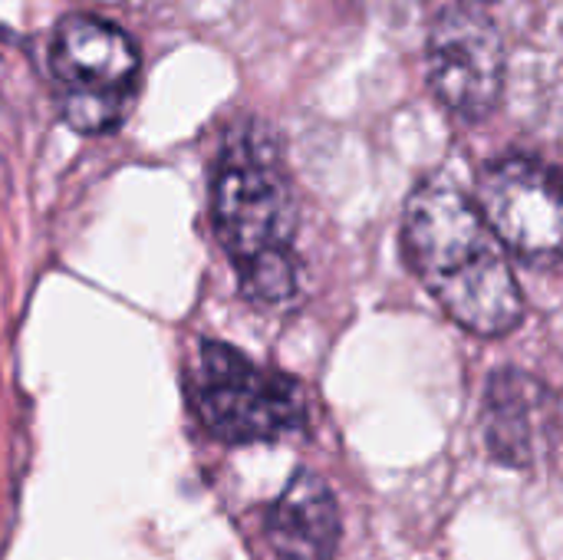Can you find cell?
Wrapping results in <instances>:
<instances>
[{
	"label": "cell",
	"mask_w": 563,
	"mask_h": 560,
	"mask_svg": "<svg viewBox=\"0 0 563 560\" xmlns=\"http://www.w3.org/2000/svg\"><path fill=\"white\" fill-rule=\"evenodd\" d=\"M505 244L452 182H422L402 211V254L432 300L475 337H505L525 320V294Z\"/></svg>",
	"instance_id": "1"
},
{
	"label": "cell",
	"mask_w": 563,
	"mask_h": 560,
	"mask_svg": "<svg viewBox=\"0 0 563 560\" xmlns=\"http://www.w3.org/2000/svg\"><path fill=\"white\" fill-rule=\"evenodd\" d=\"M211 215L241 290L254 304L290 307L300 294L297 201L264 135L234 132L228 139L214 165Z\"/></svg>",
	"instance_id": "2"
},
{
	"label": "cell",
	"mask_w": 563,
	"mask_h": 560,
	"mask_svg": "<svg viewBox=\"0 0 563 560\" xmlns=\"http://www.w3.org/2000/svg\"><path fill=\"white\" fill-rule=\"evenodd\" d=\"M195 406L205 429L228 446L277 442L307 426L300 383L257 366L228 343H201Z\"/></svg>",
	"instance_id": "3"
},
{
	"label": "cell",
	"mask_w": 563,
	"mask_h": 560,
	"mask_svg": "<svg viewBox=\"0 0 563 560\" xmlns=\"http://www.w3.org/2000/svg\"><path fill=\"white\" fill-rule=\"evenodd\" d=\"M429 86L459 119H485L505 89V40L482 3L445 7L429 30Z\"/></svg>",
	"instance_id": "4"
},
{
	"label": "cell",
	"mask_w": 563,
	"mask_h": 560,
	"mask_svg": "<svg viewBox=\"0 0 563 560\" xmlns=\"http://www.w3.org/2000/svg\"><path fill=\"white\" fill-rule=\"evenodd\" d=\"M475 205L498 241L525 261L563 257V178L538 158L505 155L478 172Z\"/></svg>",
	"instance_id": "5"
},
{
	"label": "cell",
	"mask_w": 563,
	"mask_h": 560,
	"mask_svg": "<svg viewBox=\"0 0 563 560\" xmlns=\"http://www.w3.org/2000/svg\"><path fill=\"white\" fill-rule=\"evenodd\" d=\"M53 76L66 92L119 96L132 92L139 76L135 40L109 20L89 13H69L56 23L49 43Z\"/></svg>",
	"instance_id": "6"
},
{
	"label": "cell",
	"mask_w": 563,
	"mask_h": 560,
	"mask_svg": "<svg viewBox=\"0 0 563 560\" xmlns=\"http://www.w3.org/2000/svg\"><path fill=\"white\" fill-rule=\"evenodd\" d=\"M264 535L280 560H333L343 521L323 475L297 469L267 512Z\"/></svg>",
	"instance_id": "7"
},
{
	"label": "cell",
	"mask_w": 563,
	"mask_h": 560,
	"mask_svg": "<svg viewBox=\"0 0 563 560\" xmlns=\"http://www.w3.org/2000/svg\"><path fill=\"white\" fill-rule=\"evenodd\" d=\"M544 403H548V389L534 376L515 366L492 373L482 403V436L488 455L498 465L521 469V472L534 465Z\"/></svg>",
	"instance_id": "8"
},
{
	"label": "cell",
	"mask_w": 563,
	"mask_h": 560,
	"mask_svg": "<svg viewBox=\"0 0 563 560\" xmlns=\"http://www.w3.org/2000/svg\"><path fill=\"white\" fill-rule=\"evenodd\" d=\"M132 92L119 96H99V92H66L63 96V119L76 132H109L119 125L129 112Z\"/></svg>",
	"instance_id": "9"
},
{
	"label": "cell",
	"mask_w": 563,
	"mask_h": 560,
	"mask_svg": "<svg viewBox=\"0 0 563 560\" xmlns=\"http://www.w3.org/2000/svg\"><path fill=\"white\" fill-rule=\"evenodd\" d=\"M468 3H495V0H468Z\"/></svg>",
	"instance_id": "10"
}]
</instances>
